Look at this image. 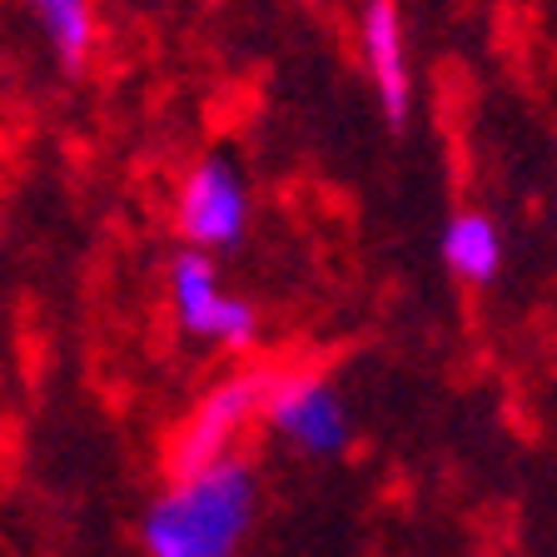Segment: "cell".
<instances>
[{"label":"cell","mask_w":557,"mask_h":557,"mask_svg":"<svg viewBox=\"0 0 557 557\" xmlns=\"http://www.w3.org/2000/svg\"><path fill=\"white\" fill-rule=\"evenodd\" d=\"M40 30L50 35V46L60 50L65 65H81L85 50L95 40V21H90V0H30Z\"/></svg>","instance_id":"obj_8"},{"label":"cell","mask_w":557,"mask_h":557,"mask_svg":"<svg viewBox=\"0 0 557 557\" xmlns=\"http://www.w3.org/2000/svg\"><path fill=\"white\" fill-rule=\"evenodd\" d=\"M255 528V473L234 458L174 473V487L145 512L150 557H234Z\"/></svg>","instance_id":"obj_1"},{"label":"cell","mask_w":557,"mask_h":557,"mask_svg":"<svg viewBox=\"0 0 557 557\" xmlns=\"http://www.w3.org/2000/svg\"><path fill=\"white\" fill-rule=\"evenodd\" d=\"M249 224V189L230 160H205L189 170L180 195V230L195 249H230Z\"/></svg>","instance_id":"obj_4"},{"label":"cell","mask_w":557,"mask_h":557,"mask_svg":"<svg viewBox=\"0 0 557 557\" xmlns=\"http://www.w3.org/2000/svg\"><path fill=\"white\" fill-rule=\"evenodd\" d=\"M264 388H269V379H259V373L220 383V388L195 408V418H189L180 443H174V473H195V468H205V463L230 458L234 438H239L244 423L264 404Z\"/></svg>","instance_id":"obj_5"},{"label":"cell","mask_w":557,"mask_h":557,"mask_svg":"<svg viewBox=\"0 0 557 557\" xmlns=\"http://www.w3.org/2000/svg\"><path fill=\"white\" fill-rule=\"evenodd\" d=\"M363 60L379 85L383 115L404 125L408 120V60H404V25H398L394 0H369L363 11Z\"/></svg>","instance_id":"obj_6"},{"label":"cell","mask_w":557,"mask_h":557,"mask_svg":"<svg viewBox=\"0 0 557 557\" xmlns=\"http://www.w3.org/2000/svg\"><path fill=\"white\" fill-rule=\"evenodd\" d=\"M443 264H448L458 278H468V284H487V278H498V269H503L498 224L487 220V214H478V209L453 214V220L443 224Z\"/></svg>","instance_id":"obj_7"},{"label":"cell","mask_w":557,"mask_h":557,"mask_svg":"<svg viewBox=\"0 0 557 557\" xmlns=\"http://www.w3.org/2000/svg\"><path fill=\"white\" fill-rule=\"evenodd\" d=\"M259 413L269 418V429L299 443L309 458H338L354 438L344 398L329 388L319 373H289V379H269Z\"/></svg>","instance_id":"obj_2"},{"label":"cell","mask_w":557,"mask_h":557,"mask_svg":"<svg viewBox=\"0 0 557 557\" xmlns=\"http://www.w3.org/2000/svg\"><path fill=\"white\" fill-rule=\"evenodd\" d=\"M170 299H174L180 324H185L195 338H209V344L244 348L259 329V313L244 299L224 294V284H220V274H214V264H209L205 249H185V255L174 259Z\"/></svg>","instance_id":"obj_3"}]
</instances>
